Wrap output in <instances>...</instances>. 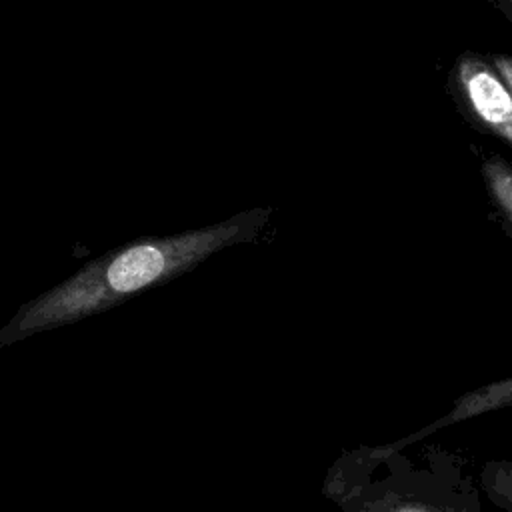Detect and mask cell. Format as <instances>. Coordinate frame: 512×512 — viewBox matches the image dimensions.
<instances>
[{
    "mask_svg": "<svg viewBox=\"0 0 512 512\" xmlns=\"http://www.w3.org/2000/svg\"><path fill=\"white\" fill-rule=\"evenodd\" d=\"M376 466L384 472H370L328 494L338 512H484L480 486L454 452L430 446L412 460L394 450Z\"/></svg>",
    "mask_w": 512,
    "mask_h": 512,
    "instance_id": "cell-2",
    "label": "cell"
},
{
    "mask_svg": "<svg viewBox=\"0 0 512 512\" xmlns=\"http://www.w3.org/2000/svg\"><path fill=\"white\" fill-rule=\"evenodd\" d=\"M478 480L498 508L512 512V460H488Z\"/></svg>",
    "mask_w": 512,
    "mask_h": 512,
    "instance_id": "cell-4",
    "label": "cell"
},
{
    "mask_svg": "<svg viewBox=\"0 0 512 512\" xmlns=\"http://www.w3.org/2000/svg\"><path fill=\"white\" fill-rule=\"evenodd\" d=\"M458 80L476 116L512 144V92L502 78L480 58L464 56L458 64Z\"/></svg>",
    "mask_w": 512,
    "mask_h": 512,
    "instance_id": "cell-3",
    "label": "cell"
},
{
    "mask_svg": "<svg viewBox=\"0 0 512 512\" xmlns=\"http://www.w3.org/2000/svg\"><path fill=\"white\" fill-rule=\"evenodd\" d=\"M482 172L496 206L512 230V166H508L498 156H492L484 162Z\"/></svg>",
    "mask_w": 512,
    "mask_h": 512,
    "instance_id": "cell-5",
    "label": "cell"
},
{
    "mask_svg": "<svg viewBox=\"0 0 512 512\" xmlns=\"http://www.w3.org/2000/svg\"><path fill=\"white\" fill-rule=\"evenodd\" d=\"M494 66L502 76V82L508 86V90L512 92V58L508 56H496L494 58Z\"/></svg>",
    "mask_w": 512,
    "mask_h": 512,
    "instance_id": "cell-6",
    "label": "cell"
},
{
    "mask_svg": "<svg viewBox=\"0 0 512 512\" xmlns=\"http://www.w3.org/2000/svg\"><path fill=\"white\" fill-rule=\"evenodd\" d=\"M268 216V208H254L204 228L144 236L112 248L24 302L0 328V348L106 312L152 286L182 276L224 248L252 242Z\"/></svg>",
    "mask_w": 512,
    "mask_h": 512,
    "instance_id": "cell-1",
    "label": "cell"
}]
</instances>
